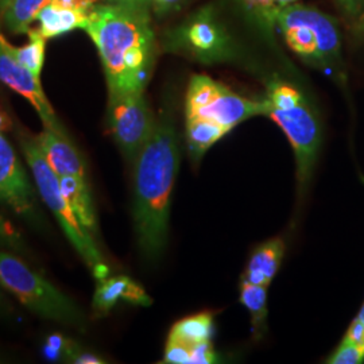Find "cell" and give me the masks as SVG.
Here are the masks:
<instances>
[{"instance_id":"6da1fadb","label":"cell","mask_w":364,"mask_h":364,"mask_svg":"<svg viewBox=\"0 0 364 364\" xmlns=\"http://www.w3.org/2000/svg\"><path fill=\"white\" fill-rule=\"evenodd\" d=\"M132 165L136 242L144 258L156 262L168 243L171 195L180 166L178 138L171 117L156 119L153 135Z\"/></svg>"},{"instance_id":"7a4b0ae2","label":"cell","mask_w":364,"mask_h":364,"mask_svg":"<svg viewBox=\"0 0 364 364\" xmlns=\"http://www.w3.org/2000/svg\"><path fill=\"white\" fill-rule=\"evenodd\" d=\"M85 30L100 55L108 95L142 93L156 46L147 6L96 4L88 13Z\"/></svg>"},{"instance_id":"3957f363","label":"cell","mask_w":364,"mask_h":364,"mask_svg":"<svg viewBox=\"0 0 364 364\" xmlns=\"http://www.w3.org/2000/svg\"><path fill=\"white\" fill-rule=\"evenodd\" d=\"M19 146L27 166L33 174L31 177L39 198L52 212L54 219L64 231L66 239L70 242L72 247L75 248L81 259L90 267L95 278L97 281L105 279V277H108L109 269L96 245L95 235L87 230L68 201L55 173L53 171L39 147L37 138L27 134H21Z\"/></svg>"},{"instance_id":"277c9868","label":"cell","mask_w":364,"mask_h":364,"mask_svg":"<svg viewBox=\"0 0 364 364\" xmlns=\"http://www.w3.org/2000/svg\"><path fill=\"white\" fill-rule=\"evenodd\" d=\"M266 117L285 132L294 151L299 189L304 191L312 177L321 146L320 120L302 93L279 78L267 85Z\"/></svg>"},{"instance_id":"5b68a950","label":"cell","mask_w":364,"mask_h":364,"mask_svg":"<svg viewBox=\"0 0 364 364\" xmlns=\"http://www.w3.org/2000/svg\"><path fill=\"white\" fill-rule=\"evenodd\" d=\"M0 287L41 317L85 329V314L73 299L3 247H0Z\"/></svg>"},{"instance_id":"8992f818","label":"cell","mask_w":364,"mask_h":364,"mask_svg":"<svg viewBox=\"0 0 364 364\" xmlns=\"http://www.w3.org/2000/svg\"><path fill=\"white\" fill-rule=\"evenodd\" d=\"M274 23L282 31L289 48L308 63L321 68L340 64V31L332 16L294 3L277 14Z\"/></svg>"},{"instance_id":"52a82bcc","label":"cell","mask_w":364,"mask_h":364,"mask_svg":"<svg viewBox=\"0 0 364 364\" xmlns=\"http://www.w3.org/2000/svg\"><path fill=\"white\" fill-rule=\"evenodd\" d=\"M36 138L78 219L92 235L97 234V219L85 161L77 147L69 139L66 132L48 127H43Z\"/></svg>"},{"instance_id":"ba28073f","label":"cell","mask_w":364,"mask_h":364,"mask_svg":"<svg viewBox=\"0 0 364 364\" xmlns=\"http://www.w3.org/2000/svg\"><path fill=\"white\" fill-rule=\"evenodd\" d=\"M266 115L264 100H250L213 78L196 75L191 80L185 97V117H200L234 130L250 117Z\"/></svg>"},{"instance_id":"9c48e42d","label":"cell","mask_w":364,"mask_h":364,"mask_svg":"<svg viewBox=\"0 0 364 364\" xmlns=\"http://www.w3.org/2000/svg\"><path fill=\"white\" fill-rule=\"evenodd\" d=\"M108 126L129 162H134L156 129V119L142 93L108 95Z\"/></svg>"},{"instance_id":"30bf717a","label":"cell","mask_w":364,"mask_h":364,"mask_svg":"<svg viewBox=\"0 0 364 364\" xmlns=\"http://www.w3.org/2000/svg\"><path fill=\"white\" fill-rule=\"evenodd\" d=\"M38 192L13 144L0 130V204L30 225L45 223L38 205Z\"/></svg>"},{"instance_id":"8fae6325","label":"cell","mask_w":364,"mask_h":364,"mask_svg":"<svg viewBox=\"0 0 364 364\" xmlns=\"http://www.w3.org/2000/svg\"><path fill=\"white\" fill-rule=\"evenodd\" d=\"M215 331L209 313L189 316L176 323L170 331L164 362L170 364H210L218 356L212 346Z\"/></svg>"},{"instance_id":"7c38bea8","label":"cell","mask_w":364,"mask_h":364,"mask_svg":"<svg viewBox=\"0 0 364 364\" xmlns=\"http://www.w3.org/2000/svg\"><path fill=\"white\" fill-rule=\"evenodd\" d=\"M0 82L7 85L10 90L23 96L30 105L36 108L43 127L65 132L64 126L60 123L52 105L49 103L45 92L42 90L41 80L34 76L25 66L21 65L10 53L0 43Z\"/></svg>"},{"instance_id":"4fadbf2b","label":"cell","mask_w":364,"mask_h":364,"mask_svg":"<svg viewBox=\"0 0 364 364\" xmlns=\"http://www.w3.org/2000/svg\"><path fill=\"white\" fill-rule=\"evenodd\" d=\"M119 302H127L139 306H150L153 299L144 291V287L127 275L105 277L97 281L93 294L92 308L97 316L111 312Z\"/></svg>"},{"instance_id":"5bb4252c","label":"cell","mask_w":364,"mask_h":364,"mask_svg":"<svg viewBox=\"0 0 364 364\" xmlns=\"http://www.w3.org/2000/svg\"><path fill=\"white\" fill-rule=\"evenodd\" d=\"M185 45L204 61L219 60L227 53V38L208 14H201L189 22L183 31Z\"/></svg>"},{"instance_id":"9a60e30c","label":"cell","mask_w":364,"mask_h":364,"mask_svg":"<svg viewBox=\"0 0 364 364\" xmlns=\"http://www.w3.org/2000/svg\"><path fill=\"white\" fill-rule=\"evenodd\" d=\"M284 252L285 245L279 237L262 243L250 257L242 279L254 285L269 287L275 274L279 270L284 259Z\"/></svg>"},{"instance_id":"2e32d148","label":"cell","mask_w":364,"mask_h":364,"mask_svg":"<svg viewBox=\"0 0 364 364\" xmlns=\"http://www.w3.org/2000/svg\"><path fill=\"white\" fill-rule=\"evenodd\" d=\"M38 31L45 38H54L75 28H84L88 23V13L68 9L54 1L48 3L37 16Z\"/></svg>"},{"instance_id":"e0dca14e","label":"cell","mask_w":364,"mask_h":364,"mask_svg":"<svg viewBox=\"0 0 364 364\" xmlns=\"http://www.w3.org/2000/svg\"><path fill=\"white\" fill-rule=\"evenodd\" d=\"M53 0H0V16L14 34H27L39 11Z\"/></svg>"},{"instance_id":"ac0fdd59","label":"cell","mask_w":364,"mask_h":364,"mask_svg":"<svg viewBox=\"0 0 364 364\" xmlns=\"http://www.w3.org/2000/svg\"><path fill=\"white\" fill-rule=\"evenodd\" d=\"M227 134L228 131L216 123L200 117H186V144L193 162H198Z\"/></svg>"},{"instance_id":"d6986e66","label":"cell","mask_w":364,"mask_h":364,"mask_svg":"<svg viewBox=\"0 0 364 364\" xmlns=\"http://www.w3.org/2000/svg\"><path fill=\"white\" fill-rule=\"evenodd\" d=\"M28 42L25 46H13L7 39L0 34L1 46L13 55L14 58L28 69L34 76L41 77V72L45 64L46 38L38 30H28Z\"/></svg>"},{"instance_id":"ffe728a7","label":"cell","mask_w":364,"mask_h":364,"mask_svg":"<svg viewBox=\"0 0 364 364\" xmlns=\"http://www.w3.org/2000/svg\"><path fill=\"white\" fill-rule=\"evenodd\" d=\"M240 302L251 316V331L255 340H260L267 329V287L240 282Z\"/></svg>"},{"instance_id":"44dd1931","label":"cell","mask_w":364,"mask_h":364,"mask_svg":"<svg viewBox=\"0 0 364 364\" xmlns=\"http://www.w3.org/2000/svg\"><path fill=\"white\" fill-rule=\"evenodd\" d=\"M248 11L257 15L262 22L272 25L277 14L297 0H240Z\"/></svg>"},{"instance_id":"7402d4cb","label":"cell","mask_w":364,"mask_h":364,"mask_svg":"<svg viewBox=\"0 0 364 364\" xmlns=\"http://www.w3.org/2000/svg\"><path fill=\"white\" fill-rule=\"evenodd\" d=\"M0 247L7 248L14 252L28 255V248L22 234L13 223L7 220L0 213Z\"/></svg>"},{"instance_id":"603a6c76","label":"cell","mask_w":364,"mask_h":364,"mask_svg":"<svg viewBox=\"0 0 364 364\" xmlns=\"http://www.w3.org/2000/svg\"><path fill=\"white\" fill-rule=\"evenodd\" d=\"M76 343L70 341L63 335L54 333L46 340V344L43 347V353L48 359L57 360V359H66L69 362L73 351L76 350Z\"/></svg>"},{"instance_id":"cb8c5ba5","label":"cell","mask_w":364,"mask_h":364,"mask_svg":"<svg viewBox=\"0 0 364 364\" xmlns=\"http://www.w3.org/2000/svg\"><path fill=\"white\" fill-rule=\"evenodd\" d=\"M364 360V351H362L350 338H344L336 351L333 352L326 363L329 364H359Z\"/></svg>"},{"instance_id":"d4e9b609","label":"cell","mask_w":364,"mask_h":364,"mask_svg":"<svg viewBox=\"0 0 364 364\" xmlns=\"http://www.w3.org/2000/svg\"><path fill=\"white\" fill-rule=\"evenodd\" d=\"M336 3L352 26L358 30L364 26V0H336Z\"/></svg>"},{"instance_id":"484cf974","label":"cell","mask_w":364,"mask_h":364,"mask_svg":"<svg viewBox=\"0 0 364 364\" xmlns=\"http://www.w3.org/2000/svg\"><path fill=\"white\" fill-rule=\"evenodd\" d=\"M70 363L76 364H99L105 363V360H102L97 355L91 353V352L85 351L82 348H78L76 347V350L72 353L70 359H69Z\"/></svg>"},{"instance_id":"4316f807","label":"cell","mask_w":364,"mask_h":364,"mask_svg":"<svg viewBox=\"0 0 364 364\" xmlns=\"http://www.w3.org/2000/svg\"><path fill=\"white\" fill-rule=\"evenodd\" d=\"M344 338H350L362 351H364V326L358 318L352 321Z\"/></svg>"},{"instance_id":"83f0119b","label":"cell","mask_w":364,"mask_h":364,"mask_svg":"<svg viewBox=\"0 0 364 364\" xmlns=\"http://www.w3.org/2000/svg\"><path fill=\"white\" fill-rule=\"evenodd\" d=\"M54 3L64 6L68 9H73V10H80V11H85L90 13L92 7L97 4L99 0H53Z\"/></svg>"},{"instance_id":"f1b7e54d","label":"cell","mask_w":364,"mask_h":364,"mask_svg":"<svg viewBox=\"0 0 364 364\" xmlns=\"http://www.w3.org/2000/svg\"><path fill=\"white\" fill-rule=\"evenodd\" d=\"M158 14L168 13L180 6L183 0H150Z\"/></svg>"},{"instance_id":"f546056e","label":"cell","mask_w":364,"mask_h":364,"mask_svg":"<svg viewBox=\"0 0 364 364\" xmlns=\"http://www.w3.org/2000/svg\"><path fill=\"white\" fill-rule=\"evenodd\" d=\"M150 0H107V3H117V4H130V6H147Z\"/></svg>"},{"instance_id":"4dcf8cb0","label":"cell","mask_w":364,"mask_h":364,"mask_svg":"<svg viewBox=\"0 0 364 364\" xmlns=\"http://www.w3.org/2000/svg\"><path fill=\"white\" fill-rule=\"evenodd\" d=\"M4 308H6V299H4L3 291H1V289H0V311H3Z\"/></svg>"},{"instance_id":"1f68e13d","label":"cell","mask_w":364,"mask_h":364,"mask_svg":"<svg viewBox=\"0 0 364 364\" xmlns=\"http://www.w3.org/2000/svg\"><path fill=\"white\" fill-rule=\"evenodd\" d=\"M362 324H363L364 326V304L363 306H362V309H360V312H359V314H358V317H356Z\"/></svg>"}]
</instances>
